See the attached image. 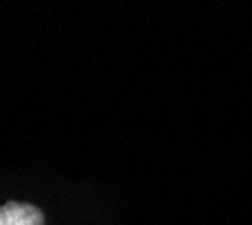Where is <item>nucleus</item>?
Returning <instances> with one entry per match:
<instances>
[{
    "label": "nucleus",
    "mask_w": 252,
    "mask_h": 225,
    "mask_svg": "<svg viewBox=\"0 0 252 225\" xmlns=\"http://www.w3.org/2000/svg\"><path fill=\"white\" fill-rule=\"evenodd\" d=\"M0 225H43V214L34 205L7 203L0 205Z\"/></svg>",
    "instance_id": "1"
}]
</instances>
